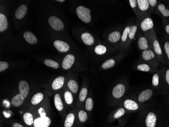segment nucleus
Masks as SVG:
<instances>
[{"mask_svg":"<svg viewBox=\"0 0 169 127\" xmlns=\"http://www.w3.org/2000/svg\"><path fill=\"white\" fill-rule=\"evenodd\" d=\"M141 116V127H162V116L157 110L148 109L143 111Z\"/></svg>","mask_w":169,"mask_h":127,"instance_id":"obj_1","label":"nucleus"},{"mask_svg":"<svg viewBox=\"0 0 169 127\" xmlns=\"http://www.w3.org/2000/svg\"><path fill=\"white\" fill-rule=\"evenodd\" d=\"M147 33H148V35L150 36V39L151 49L155 53L156 56H157V57L159 60V61L162 62L163 64L167 65L165 54L163 53L162 47L160 44V43L157 38L155 32L154 31V29Z\"/></svg>","mask_w":169,"mask_h":127,"instance_id":"obj_2","label":"nucleus"},{"mask_svg":"<svg viewBox=\"0 0 169 127\" xmlns=\"http://www.w3.org/2000/svg\"><path fill=\"white\" fill-rule=\"evenodd\" d=\"M121 106L124 107L129 113L139 112L146 108L147 105L141 104L137 101L132 97H126L120 102Z\"/></svg>","mask_w":169,"mask_h":127,"instance_id":"obj_3","label":"nucleus"},{"mask_svg":"<svg viewBox=\"0 0 169 127\" xmlns=\"http://www.w3.org/2000/svg\"><path fill=\"white\" fill-rule=\"evenodd\" d=\"M138 5V17L137 19V24L144 17L150 16L151 13L148 0H137Z\"/></svg>","mask_w":169,"mask_h":127,"instance_id":"obj_4","label":"nucleus"},{"mask_svg":"<svg viewBox=\"0 0 169 127\" xmlns=\"http://www.w3.org/2000/svg\"><path fill=\"white\" fill-rule=\"evenodd\" d=\"M128 89V84L127 82L118 83L113 87L111 94L113 98L121 102L126 97L125 96Z\"/></svg>","mask_w":169,"mask_h":127,"instance_id":"obj_5","label":"nucleus"},{"mask_svg":"<svg viewBox=\"0 0 169 127\" xmlns=\"http://www.w3.org/2000/svg\"><path fill=\"white\" fill-rule=\"evenodd\" d=\"M141 61L148 63L155 68H158L160 61L152 49H148L141 52Z\"/></svg>","mask_w":169,"mask_h":127,"instance_id":"obj_6","label":"nucleus"},{"mask_svg":"<svg viewBox=\"0 0 169 127\" xmlns=\"http://www.w3.org/2000/svg\"><path fill=\"white\" fill-rule=\"evenodd\" d=\"M137 47L141 52L151 49L150 39L148 33H141L139 35L137 42Z\"/></svg>","mask_w":169,"mask_h":127,"instance_id":"obj_7","label":"nucleus"},{"mask_svg":"<svg viewBox=\"0 0 169 127\" xmlns=\"http://www.w3.org/2000/svg\"><path fill=\"white\" fill-rule=\"evenodd\" d=\"M155 89L148 88L140 91L136 96L132 97L137 101L141 104H145L150 100L154 95Z\"/></svg>","mask_w":169,"mask_h":127,"instance_id":"obj_8","label":"nucleus"},{"mask_svg":"<svg viewBox=\"0 0 169 127\" xmlns=\"http://www.w3.org/2000/svg\"><path fill=\"white\" fill-rule=\"evenodd\" d=\"M76 15L82 22L86 23H90L92 19L91 10L84 6H79L76 9Z\"/></svg>","mask_w":169,"mask_h":127,"instance_id":"obj_9","label":"nucleus"},{"mask_svg":"<svg viewBox=\"0 0 169 127\" xmlns=\"http://www.w3.org/2000/svg\"><path fill=\"white\" fill-rule=\"evenodd\" d=\"M139 27L143 33H147L154 29V20L150 16H147L143 19L139 23Z\"/></svg>","mask_w":169,"mask_h":127,"instance_id":"obj_10","label":"nucleus"},{"mask_svg":"<svg viewBox=\"0 0 169 127\" xmlns=\"http://www.w3.org/2000/svg\"><path fill=\"white\" fill-rule=\"evenodd\" d=\"M162 71V87L161 91L163 94L169 93V68L164 67Z\"/></svg>","mask_w":169,"mask_h":127,"instance_id":"obj_11","label":"nucleus"},{"mask_svg":"<svg viewBox=\"0 0 169 127\" xmlns=\"http://www.w3.org/2000/svg\"><path fill=\"white\" fill-rule=\"evenodd\" d=\"M152 87L155 90H162V71L156 70L152 77Z\"/></svg>","mask_w":169,"mask_h":127,"instance_id":"obj_12","label":"nucleus"},{"mask_svg":"<svg viewBox=\"0 0 169 127\" xmlns=\"http://www.w3.org/2000/svg\"><path fill=\"white\" fill-rule=\"evenodd\" d=\"M134 69L139 71L150 72L151 73H154L156 70V68L154 67V66L142 61L140 62H137L136 64L134 66Z\"/></svg>","mask_w":169,"mask_h":127,"instance_id":"obj_13","label":"nucleus"},{"mask_svg":"<svg viewBox=\"0 0 169 127\" xmlns=\"http://www.w3.org/2000/svg\"><path fill=\"white\" fill-rule=\"evenodd\" d=\"M138 27H139V25L137 23L136 24H131L130 31L129 33L128 41H127V43L126 45L125 49V52H126L129 49L133 40H134V39L135 37L137 32L138 31Z\"/></svg>","mask_w":169,"mask_h":127,"instance_id":"obj_14","label":"nucleus"},{"mask_svg":"<svg viewBox=\"0 0 169 127\" xmlns=\"http://www.w3.org/2000/svg\"><path fill=\"white\" fill-rule=\"evenodd\" d=\"M48 23L50 26L54 30L61 31L64 28V24L61 20L56 16H50L48 19Z\"/></svg>","mask_w":169,"mask_h":127,"instance_id":"obj_15","label":"nucleus"},{"mask_svg":"<svg viewBox=\"0 0 169 127\" xmlns=\"http://www.w3.org/2000/svg\"><path fill=\"white\" fill-rule=\"evenodd\" d=\"M51 124V120L49 117H39L34 120V127H49Z\"/></svg>","mask_w":169,"mask_h":127,"instance_id":"obj_16","label":"nucleus"},{"mask_svg":"<svg viewBox=\"0 0 169 127\" xmlns=\"http://www.w3.org/2000/svg\"><path fill=\"white\" fill-rule=\"evenodd\" d=\"M130 27H131V25L128 24V25L126 26L124 30H123L121 40V42H120V49L123 52H125L126 45L127 41H128V38L129 33L130 31Z\"/></svg>","mask_w":169,"mask_h":127,"instance_id":"obj_17","label":"nucleus"},{"mask_svg":"<svg viewBox=\"0 0 169 127\" xmlns=\"http://www.w3.org/2000/svg\"><path fill=\"white\" fill-rule=\"evenodd\" d=\"M75 57L73 56V54H68L67 56H65V57L64 58L63 61H62V68L65 70L69 69L73 65V63H75Z\"/></svg>","mask_w":169,"mask_h":127,"instance_id":"obj_18","label":"nucleus"},{"mask_svg":"<svg viewBox=\"0 0 169 127\" xmlns=\"http://www.w3.org/2000/svg\"><path fill=\"white\" fill-rule=\"evenodd\" d=\"M122 33L123 32H122L121 30V31L116 30L112 32L108 36V40L109 41L112 43H118L119 42H121Z\"/></svg>","mask_w":169,"mask_h":127,"instance_id":"obj_19","label":"nucleus"},{"mask_svg":"<svg viewBox=\"0 0 169 127\" xmlns=\"http://www.w3.org/2000/svg\"><path fill=\"white\" fill-rule=\"evenodd\" d=\"M19 91L20 94L24 99L27 97L30 91V87L27 82L25 80H21L19 83Z\"/></svg>","mask_w":169,"mask_h":127,"instance_id":"obj_20","label":"nucleus"},{"mask_svg":"<svg viewBox=\"0 0 169 127\" xmlns=\"http://www.w3.org/2000/svg\"><path fill=\"white\" fill-rule=\"evenodd\" d=\"M54 46L57 50L61 53L68 52L69 49V45L65 42L60 40H56L54 42Z\"/></svg>","mask_w":169,"mask_h":127,"instance_id":"obj_21","label":"nucleus"},{"mask_svg":"<svg viewBox=\"0 0 169 127\" xmlns=\"http://www.w3.org/2000/svg\"><path fill=\"white\" fill-rule=\"evenodd\" d=\"M81 39L84 44L88 46H91L94 43V38L90 33L84 32L81 35Z\"/></svg>","mask_w":169,"mask_h":127,"instance_id":"obj_22","label":"nucleus"},{"mask_svg":"<svg viewBox=\"0 0 169 127\" xmlns=\"http://www.w3.org/2000/svg\"><path fill=\"white\" fill-rule=\"evenodd\" d=\"M128 113H129L128 112H127L124 107L121 106L117 109L116 111L113 113L112 116V120L114 121V120L120 119Z\"/></svg>","mask_w":169,"mask_h":127,"instance_id":"obj_23","label":"nucleus"},{"mask_svg":"<svg viewBox=\"0 0 169 127\" xmlns=\"http://www.w3.org/2000/svg\"><path fill=\"white\" fill-rule=\"evenodd\" d=\"M27 11V7L26 5H21L15 11V16L18 19H23L25 16Z\"/></svg>","mask_w":169,"mask_h":127,"instance_id":"obj_24","label":"nucleus"},{"mask_svg":"<svg viewBox=\"0 0 169 127\" xmlns=\"http://www.w3.org/2000/svg\"><path fill=\"white\" fill-rule=\"evenodd\" d=\"M64 83V77L60 76L55 79L52 83V89L54 90H57L62 87Z\"/></svg>","mask_w":169,"mask_h":127,"instance_id":"obj_25","label":"nucleus"},{"mask_svg":"<svg viewBox=\"0 0 169 127\" xmlns=\"http://www.w3.org/2000/svg\"><path fill=\"white\" fill-rule=\"evenodd\" d=\"M23 37L26 41L31 44H35L38 42L37 37L35 36V35L30 32H25L23 35Z\"/></svg>","mask_w":169,"mask_h":127,"instance_id":"obj_26","label":"nucleus"},{"mask_svg":"<svg viewBox=\"0 0 169 127\" xmlns=\"http://www.w3.org/2000/svg\"><path fill=\"white\" fill-rule=\"evenodd\" d=\"M156 9L163 17H169V9L167 8L165 4L163 3H159L156 6Z\"/></svg>","mask_w":169,"mask_h":127,"instance_id":"obj_27","label":"nucleus"},{"mask_svg":"<svg viewBox=\"0 0 169 127\" xmlns=\"http://www.w3.org/2000/svg\"><path fill=\"white\" fill-rule=\"evenodd\" d=\"M24 98L20 94L16 95L11 100L12 104L15 107H19L24 102Z\"/></svg>","mask_w":169,"mask_h":127,"instance_id":"obj_28","label":"nucleus"},{"mask_svg":"<svg viewBox=\"0 0 169 127\" xmlns=\"http://www.w3.org/2000/svg\"><path fill=\"white\" fill-rule=\"evenodd\" d=\"M8 28V22L6 16L3 13L0 14V32L5 31Z\"/></svg>","mask_w":169,"mask_h":127,"instance_id":"obj_29","label":"nucleus"},{"mask_svg":"<svg viewBox=\"0 0 169 127\" xmlns=\"http://www.w3.org/2000/svg\"><path fill=\"white\" fill-rule=\"evenodd\" d=\"M54 104L57 110L58 111H61L63 110L64 105L61 99L60 96L58 94H56L54 96Z\"/></svg>","mask_w":169,"mask_h":127,"instance_id":"obj_30","label":"nucleus"},{"mask_svg":"<svg viewBox=\"0 0 169 127\" xmlns=\"http://www.w3.org/2000/svg\"><path fill=\"white\" fill-rule=\"evenodd\" d=\"M75 120V114L72 113H69L66 116V119L64 121V127H72V126H73Z\"/></svg>","mask_w":169,"mask_h":127,"instance_id":"obj_31","label":"nucleus"},{"mask_svg":"<svg viewBox=\"0 0 169 127\" xmlns=\"http://www.w3.org/2000/svg\"><path fill=\"white\" fill-rule=\"evenodd\" d=\"M162 47L163 53L165 54L167 65H169V41L165 40L163 42Z\"/></svg>","mask_w":169,"mask_h":127,"instance_id":"obj_32","label":"nucleus"},{"mask_svg":"<svg viewBox=\"0 0 169 127\" xmlns=\"http://www.w3.org/2000/svg\"><path fill=\"white\" fill-rule=\"evenodd\" d=\"M68 86L69 90L72 93L74 94H76L78 93V90H79V85L76 81H75L73 79H71L68 82Z\"/></svg>","mask_w":169,"mask_h":127,"instance_id":"obj_33","label":"nucleus"},{"mask_svg":"<svg viewBox=\"0 0 169 127\" xmlns=\"http://www.w3.org/2000/svg\"><path fill=\"white\" fill-rule=\"evenodd\" d=\"M116 64V60L113 59H109L103 63L102 64L101 67L104 70H106L113 67Z\"/></svg>","mask_w":169,"mask_h":127,"instance_id":"obj_34","label":"nucleus"},{"mask_svg":"<svg viewBox=\"0 0 169 127\" xmlns=\"http://www.w3.org/2000/svg\"><path fill=\"white\" fill-rule=\"evenodd\" d=\"M44 98V95L42 93H38L35 94L31 99V103L32 104L35 105L40 103Z\"/></svg>","mask_w":169,"mask_h":127,"instance_id":"obj_35","label":"nucleus"},{"mask_svg":"<svg viewBox=\"0 0 169 127\" xmlns=\"http://www.w3.org/2000/svg\"><path fill=\"white\" fill-rule=\"evenodd\" d=\"M107 47L105 46L102 44H99L96 45L95 47L94 52L97 55H103L105 54L107 52Z\"/></svg>","mask_w":169,"mask_h":127,"instance_id":"obj_36","label":"nucleus"},{"mask_svg":"<svg viewBox=\"0 0 169 127\" xmlns=\"http://www.w3.org/2000/svg\"><path fill=\"white\" fill-rule=\"evenodd\" d=\"M24 123L28 126H31L34 124V120L33 116L31 113L29 112H26L24 113L23 116Z\"/></svg>","mask_w":169,"mask_h":127,"instance_id":"obj_37","label":"nucleus"},{"mask_svg":"<svg viewBox=\"0 0 169 127\" xmlns=\"http://www.w3.org/2000/svg\"><path fill=\"white\" fill-rule=\"evenodd\" d=\"M88 90L86 87H83L80 90V92L79 94V100L80 102L83 103L87 99L88 95Z\"/></svg>","mask_w":169,"mask_h":127,"instance_id":"obj_38","label":"nucleus"},{"mask_svg":"<svg viewBox=\"0 0 169 127\" xmlns=\"http://www.w3.org/2000/svg\"><path fill=\"white\" fill-rule=\"evenodd\" d=\"M78 118L80 123H84L88 120V114L84 110H80L78 112Z\"/></svg>","mask_w":169,"mask_h":127,"instance_id":"obj_39","label":"nucleus"},{"mask_svg":"<svg viewBox=\"0 0 169 127\" xmlns=\"http://www.w3.org/2000/svg\"><path fill=\"white\" fill-rule=\"evenodd\" d=\"M94 106V102L92 98L88 97L85 101V109L88 112H91Z\"/></svg>","mask_w":169,"mask_h":127,"instance_id":"obj_40","label":"nucleus"},{"mask_svg":"<svg viewBox=\"0 0 169 127\" xmlns=\"http://www.w3.org/2000/svg\"><path fill=\"white\" fill-rule=\"evenodd\" d=\"M44 64L48 67L53 68L57 69L59 67V65L58 63L50 59H46L45 60Z\"/></svg>","mask_w":169,"mask_h":127,"instance_id":"obj_41","label":"nucleus"},{"mask_svg":"<svg viewBox=\"0 0 169 127\" xmlns=\"http://www.w3.org/2000/svg\"><path fill=\"white\" fill-rule=\"evenodd\" d=\"M129 3L130 4L131 8L132 9L133 11H134L136 15L137 19L138 17V9L137 0H129Z\"/></svg>","mask_w":169,"mask_h":127,"instance_id":"obj_42","label":"nucleus"},{"mask_svg":"<svg viewBox=\"0 0 169 127\" xmlns=\"http://www.w3.org/2000/svg\"><path fill=\"white\" fill-rule=\"evenodd\" d=\"M64 99L68 104H72L73 102V98L72 93L70 91H66L64 94Z\"/></svg>","mask_w":169,"mask_h":127,"instance_id":"obj_43","label":"nucleus"},{"mask_svg":"<svg viewBox=\"0 0 169 127\" xmlns=\"http://www.w3.org/2000/svg\"><path fill=\"white\" fill-rule=\"evenodd\" d=\"M148 1H149V3H150L151 11V12H152L153 11V10L157 6V4H158V2L157 0H148Z\"/></svg>","mask_w":169,"mask_h":127,"instance_id":"obj_44","label":"nucleus"},{"mask_svg":"<svg viewBox=\"0 0 169 127\" xmlns=\"http://www.w3.org/2000/svg\"><path fill=\"white\" fill-rule=\"evenodd\" d=\"M9 65L8 63L5 61L0 62V72H3L8 68Z\"/></svg>","mask_w":169,"mask_h":127,"instance_id":"obj_45","label":"nucleus"},{"mask_svg":"<svg viewBox=\"0 0 169 127\" xmlns=\"http://www.w3.org/2000/svg\"><path fill=\"white\" fill-rule=\"evenodd\" d=\"M39 113L41 116V117H45L46 116V113L45 110L43 108H40L38 110Z\"/></svg>","mask_w":169,"mask_h":127,"instance_id":"obj_46","label":"nucleus"},{"mask_svg":"<svg viewBox=\"0 0 169 127\" xmlns=\"http://www.w3.org/2000/svg\"><path fill=\"white\" fill-rule=\"evenodd\" d=\"M165 30L166 33L169 36V23L166 24V26H165Z\"/></svg>","mask_w":169,"mask_h":127,"instance_id":"obj_47","label":"nucleus"},{"mask_svg":"<svg viewBox=\"0 0 169 127\" xmlns=\"http://www.w3.org/2000/svg\"><path fill=\"white\" fill-rule=\"evenodd\" d=\"M13 127H24L19 123H15L13 124Z\"/></svg>","mask_w":169,"mask_h":127,"instance_id":"obj_48","label":"nucleus"},{"mask_svg":"<svg viewBox=\"0 0 169 127\" xmlns=\"http://www.w3.org/2000/svg\"><path fill=\"white\" fill-rule=\"evenodd\" d=\"M57 1L60 2H65V1H64V0H57Z\"/></svg>","mask_w":169,"mask_h":127,"instance_id":"obj_49","label":"nucleus"}]
</instances>
